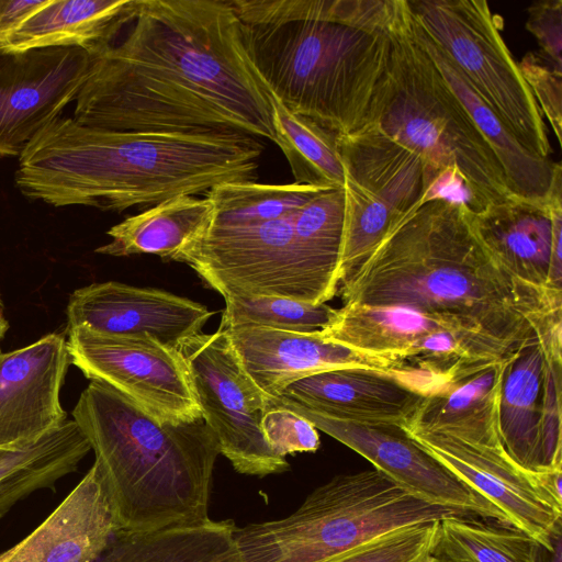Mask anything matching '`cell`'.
I'll list each match as a JSON object with an SVG mask.
<instances>
[{
    "label": "cell",
    "instance_id": "1",
    "mask_svg": "<svg viewBox=\"0 0 562 562\" xmlns=\"http://www.w3.org/2000/svg\"><path fill=\"white\" fill-rule=\"evenodd\" d=\"M127 26L120 43L92 57L76 122L274 142L270 102L229 0H135Z\"/></svg>",
    "mask_w": 562,
    "mask_h": 562
},
{
    "label": "cell",
    "instance_id": "2",
    "mask_svg": "<svg viewBox=\"0 0 562 562\" xmlns=\"http://www.w3.org/2000/svg\"><path fill=\"white\" fill-rule=\"evenodd\" d=\"M337 294L344 305L452 314L517 350L561 344L562 291L509 274L481 240L472 212L445 200L394 221Z\"/></svg>",
    "mask_w": 562,
    "mask_h": 562
},
{
    "label": "cell",
    "instance_id": "3",
    "mask_svg": "<svg viewBox=\"0 0 562 562\" xmlns=\"http://www.w3.org/2000/svg\"><path fill=\"white\" fill-rule=\"evenodd\" d=\"M262 150L244 134L112 131L59 115L19 155L14 179L31 200L121 213L256 181Z\"/></svg>",
    "mask_w": 562,
    "mask_h": 562
},
{
    "label": "cell",
    "instance_id": "4",
    "mask_svg": "<svg viewBox=\"0 0 562 562\" xmlns=\"http://www.w3.org/2000/svg\"><path fill=\"white\" fill-rule=\"evenodd\" d=\"M397 0H229L250 60L291 112L336 136L364 125Z\"/></svg>",
    "mask_w": 562,
    "mask_h": 562
},
{
    "label": "cell",
    "instance_id": "5",
    "mask_svg": "<svg viewBox=\"0 0 562 562\" xmlns=\"http://www.w3.org/2000/svg\"><path fill=\"white\" fill-rule=\"evenodd\" d=\"M72 417L94 452L119 530L149 532L210 518L220 448L203 418L160 423L93 380Z\"/></svg>",
    "mask_w": 562,
    "mask_h": 562
},
{
    "label": "cell",
    "instance_id": "6",
    "mask_svg": "<svg viewBox=\"0 0 562 562\" xmlns=\"http://www.w3.org/2000/svg\"><path fill=\"white\" fill-rule=\"evenodd\" d=\"M364 124L417 154L430 173L458 171L486 207L513 195L493 149L416 37L397 0L385 72Z\"/></svg>",
    "mask_w": 562,
    "mask_h": 562
},
{
    "label": "cell",
    "instance_id": "7",
    "mask_svg": "<svg viewBox=\"0 0 562 562\" xmlns=\"http://www.w3.org/2000/svg\"><path fill=\"white\" fill-rule=\"evenodd\" d=\"M472 517L432 505L376 469L338 474L290 516L236 528L240 562H327L402 527Z\"/></svg>",
    "mask_w": 562,
    "mask_h": 562
},
{
    "label": "cell",
    "instance_id": "8",
    "mask_svg": "<svg viewBox=\"0 0 562 562\" xmlns=\"http://www.w3.org/2000/svg\"><path fill=\"white\" fill-rule=\"evenodd\" d=\"M425 31L533 156L550 159L542 113L485 0H407Z\"/></svg>",
    "mask_w": 562,
    "mask_h": 562
},
{
    "label": "cell",
    "instance_id": "9",
    "mask_svg": "<svg viewBox=\"0 0 562 562\" xmlns=\"http://www.w3.org/2000/svg\"><path fill=\"white\" fill-rule=\"evenodd\" d=\"M336 138L345 171L340 283L394 221L422 204L425 166L417 154L374 124Z\"/></svg>",
    "mask_w": 562,
    "mask_h": 562
},
{
    "label": "cell",
    "instance_id": "10",
    "mask_svg": "<svg viewBox=\"0 0 562 562\" xmlns=\"http://www.w3.org/2000/svg\"><path fill=\"white\" fill-rule=\"evenodd\" d=\"M295 213L258 224L211 226L180 262L224 299L280 296L323 303L295 237Z\"/></svg>",
    "mask_w": 562,
    "mask_h": 562
},
{
    "label": "cell",
    "instance_id": "11",
    "mask_svg": "<svg viewBox=\"0 0 562 562\" xmlns=\"http://www.w3.org/2000/svg\"><path fill=\"white\" fill-rule=\"evenodd\" d=\"M178 351L184 359L202 418L223 454L240 474L266 476L289 469L265 439L261 417L267 396L243 370L226 333H200Z\"/></svg>",
    "mask_w": 562,
    "mask_h": 562
},
{
    "label": "cell",
    "instance_id": "12",
    "mask_svg": "<svg viewBox=\"0 0 562 562\" xmlns=\"http://www.w3.org/2000/svg\"><path fill=\"white\" fill-rule=\"evenodd\" d=\"M68 331L70 362L86 378L108 384L160 423L202 418L180 352L149 338Z\"/></svg>",
    "mask_w": 562,
    "mask_h": 562
},
{
    "label": "cell",
    "instance_id": "13",
    "mask_svg": "<svg viewBox=\"0 0 562 562\" xmlns=\"http://www.w3.org/2000/svg\"><path fill=\"white\" fill-rule=\"evenodd\" d=\"M407 434L499 510L507 524L546 548L561 533L562 471H527L502 447L475 445L436 432Z\"/></svg>",
    "mask_w": 562,
    "mask_h": 562
},
{
    "label": "cell",
    "instance_id": "14",
    "mask_svg": "<svg viewBox=\"0 0 562 562\" xmlns=\"http://www.w3.org/2000/svg\"><path fill=\"white\" fill-rule=\"evenodd\" d=\"M267 401L306 418L417 498L507 524L499 510L417 445L401 425L337 419L279 396H267Z\"/></svg>",
    "mask_w": 562,
    "mask_h": 562
},
{
    "label": "cell",
    "instance_id": "15",
    "mask_svg": "<svg viewBox=\"0 0 562 562\" xmlns=\"http://www.w3.org/2000/svg\"><path fill=\"white\" fill-rule=\"evenodd\" d=\"M92 56L75 46L0 47V158L19 156L85 83Z\"/></svg>",
    "mask_w": 562,
    "mask_h": 562
},
{
    "label": "cell",
    "instance_id": "16",
    "mask_svg": "<svg viewBox=\"0 0 562 562\" xmlns=\"http://www.w3.org/2000/svg\"><path fill=\"white\" fill-rule=\"evenodd\" d=\"M561 367L548 360L533 341L516 352L504 376L499 401L503 445L530 472L562 471Z\"/></svg>",
    "mask_w": 562,
    "mask_h": 562
},
{
    "label": "cell",
    "instance_id": "17",
    "mask_svg": "<svg viewBox=\"0 0 562 562\" xmlns=\"http://www.w3.org/2000/svg\"><path fill=\"white\" fill-rule=\"evenodd\" d=\"M66 314L67 330L149 338L178 350L184 340L202 333L214 312L164 290L108 281L75 290Z\"/></svg>",
    "mask_w": 562,
    "mask_h": 562
},
{
    "label": "cell",
    "instance_id": "18",
    "mask_svg": "<svg viewBox=\"0 0 562 562\" xmlns=\"http://www.w3.org/2000/svg\"><path fill=\"white\" fill-rule=\"evenodd\" d=\"M475 229L497 262L529 285L562 291V167L544 202L510 195L472 213Z\"/></svg>",
    "mask_w": 562,
    "mask_h": 562
},
{
    "label": "cell",
    "instance_id": "19",
    "mask_svg": "<svg viewBox=\"0 0 562 562\" xmlns=\"http://www.w3.org/2000/svg\"><path fill=\"white\" fill-rule=\"evenodd\" d=\"M220 328L243 370L266 396L277 397L304 376L340 368L373 369L401 378L402 356L357 350L318 331L302 334L250 324Z\"/></svg>",
    "mask_w": 562,
    "mask_h": 562
},
{
    "label": "cell",
    "instance_id": "20",
    "mask_svg": "<svg viewBox=\"0 0 562 562\" xmlns=\"http://www.w3.org/2000/svg\"><path fill=\"white\" fill-rule=\"evenodd\" d=\"M69 364L57 333L0 352V449L29 446L67 420L59 394Z\"/></svg>",
    "mask_w": 562,
    "mask_h": 562
},
{
    "label": "cell",
    "instance_id": "21",
    "mask_svg": "<svg viewBox=\"0 0 562 562\" xmlns=\"http://www.w3.org/2000/svg\"><path fill=\"white\" fill-rule=\"evenodd\" d=\"M119 530L95 463L59 506L0 562H94Z\"/></svg>",
    "mask_w": 562,
    "mask_h": 562
},
{
    "label": "cell",
    "instance_id": "22",
    "mask_svg": "<svg viewBox=\"0 0 562 562\" xmlns=\"http://www.w3.org/2000/svg\"><path fill=\"white\" fill-rule=\"evenodd\" d=\"M424 396L393 373L364 368L321 371L291 383L279 395L333 418L401 426Z\"/></svg>",
    "mask_w": 562,
    "mask_h": 562
},
{
    "label": "cell",
    "instance_id": "23",
    "mask_svg": "<svg viewBox=\"0 0 562 562\" xmlns=\"http://www.w3.org/2000/svg\"><path fill=\"white\" fill-rule=\"evenodd\" d=\"M515 355L424 396L402 427L407 432H436L504 448L499 401L504 376Z\"/></svg>",
    "mask_w": 562,
    "mask_h": 562
},
{
    "label": "cell",
    "instance_id": "24",
    "mask_svg": "<svg viewBox=\"0 0 562 562\" xmlns=\"http://www.w3.org/2000/svg\"><path fill=\"white\" fill-rule=\"evenodd\" d=\"M409 18L416 37L493 149L502 166L509 192L529 201H547L554 173L561 164L538 158L525 149L434 42L411 9Z\"/></svg>",
    "mask_w": 562,
    "mask_h": 562
},
{
    "label": "cell",
    "instance_id": "25",
    "mask_svg": "<svg viewBox=\"0 0 562 562\" xmlns=\"http://www.w3.org/2000/svg\"><path fill=\"white\" fill-rule=\"evenodd\" d=\"M135 0H52L0 44L9 50L75 46L92 57L133 20Z\"/></svg>",
    "mask_w": 562,
    "mask_h": 562
},
{
    "label": "cell",
    "instance_id": "26",
    "mask_svg": "<svg viewBox=\"0 0 562 562\" xmlns=\"http://www.w3.org/2000/svg\"><path fill=\"white\" fill-rule=\"evenodd\" d=\"M448 329L484 334L452 314L356 303L336 308L331 322L318 333L328 340L357 350L400 355L404 363L420 339L431 333Z\"/></svg>",
    "mask_w": 562,
    "mask_h": 562
},
{
    "label": "cell",
    "instance_id": "27",
    "mask_svg": "<svg viewBox=\"0 0 562 562\" xmlns=\"http://www.w3.org/2000/svg\"><path fill=\"white\" fill-rule=\"evenodd\" d=\"M213 213L205 195L168 199L112 226L106 232L112 240L95 252L114 257L150 254L180 262L206 235Z\"/></svg>",
    "mask_w": 562,
    "mask_h": 562
},
{
    "label": "cell",
    "instance_id": "28",
    "mask_svg": "<svg viewBox=\"0 0 562 562\" xmlns=\"http://www.w3.org/2000/svg\"><path fill=\"white\" fill-rule=\"evenodd\" d=\"M233 520L211 518L149 532L117 530L94 562H240Z\"/></svg>",
    "mask_w": 562,
    "mask_h": 562
},
{
    "label": "cell",
    "instance_id": "29",
    "mask_svg": "<svg viewBox=\"0 0 562 562\" xmlns=\"http://www.w3.org/2000/svg\"><path fill=\"white\" fill-rule=\"evenodd\" d=\"M91 450L74 420L18 449H0V518L19 501L78 469Z\"/></svg>",
    "mask_w": 562,
    "mask_h": 562
},
{
    "label": "cell",
    "instance_id": "30",
    "mask_svg": "<svg viewBox=\"0 0 562 562\" xmlns=\"http://www.w3.org/2000/svg\"><path fill=\"white\" fill-rule=\"evenodd\" d=\"M263 87L271 108L274 143L284 154L294 182L317 188H342L345 171L337 148V136L291 112L265 82Z\"/></svg>",
    "mask_w": 562,
    "mask_h": 562
},
{
    "label": "cell",
    "instance_id": "31",
    "mask_svg": "<svg viewBox=\"0 0 562 562\" xmlns=\"http://www.w3.org/2000/svg\"><path fill=\"white\" fill-rule=\"evenodd\" d=\"M538 546L509 524L452 516L438 521L431 558L437 562H535Z\"/></svg>",
    "mask_w": 562,
    "mask_h": 562
},
{
    "label": "cell",
    "instance_id": "32",
    "mask_svg": "<svg viewBox=\"0 0 562 562\" xmlns=\"http://www.w3.org/2000/svg\"><path fill=\"white\" fill-rule=\"evenodd\" d=\"M325 190L295 182L234 181L212 188L205 196L214 210L211 226H241L289 216Z\"/></svg>",
    "mask_w": 562,
    "mask_h": 562
},
{
    "label": "cell",
    "instance_id": "33",
    "mask_svg": "<svg viewBox=\"0 0 562 562\" xmlns=\"http://www.w3.org/2000/svg\"><path fill=\"white\" fill-rule=\"evenodd\" d=\"M344 216V188L323 191L294 216L295 237L303 245L315 278L329 300L337 294L339 285Z\"/></svg>",
    "mask_w": 562,
    "mask_h": 562
},
{
    "label": "cell",
    "instance_id": "34",
    "mask_svg": "<svg viewBox=\"0 0 562 562\" xmlns=\"http://www.w3.org/2000/svg\"><path fill=\"white\" fill-rule=\"evenodd\" d=\"M222 327L257 325L279 330L311 334L322 331L334 318L336 308L280 296L225 297Z\"/></svg>",
    "mask_w": 562,
    "mask_h": 562
},
{
    "label": "cell",
    "instance_id": "35",
    "mask_svg": "<svg viewBox=\"0 0 562 562\" xmlns=\"http://www.w3.org/2000/svg\"><path fill=\"white\" fill-rule=\"evenodd\" d=\"M438 521L398 528L327 562H430Z\"/></svg>",
    "mask_w": 562,
    "mask_h": 562
},
{
    "label": "cell",
    "instance_id": "36",
    "mask_svg": "<svg viewBox=\"0 0 562 562\" xmlns=\"http://www.w3.org/2000/svg\"><path fill=\"white\" fill-rule=\"evenodd\" d=\"M266 441L280 457L315 452L321 445L317 429L299 414L267 401L261 417Z\"/></svg>",
    "mask_w": 562,
    "mask_h": 562
},
{
    "label": "cell",
    "instance_id": "37",
    "mask_svg": "<svg viewBox=\"0 0 562 562\" xmlns=\"http://www.w3.org/2000/svg\"><path fill=\"white\" fill-rule=\"evenodd\" d=\"M518 68L542 114L551 124L559 144L562 140V75L555 72L536 53L528 52Z\"/></svg>",
    "mask_w": 562,
    "mask_h": 562
},
{
    "label": "cell",
    "instance_id": "38",
    "mask_svg": "<svg viewBox=\"0 0 562 562\" xmlns=\"http://www.w3.org/2000/svg\"><path fill=\"white\" fill-rule=\"evenodd\" d=\"M526 29L536 37V54L562 75V0H540L528 9Z\"/></svg>",
    "mask_w": 562,
    "mask_h": 562
},
{
    "label": "cell",
    "instance_id": "39",
    "mask_svg": "<svg viewBox=\"0 0 562 562\" xmlns=\"http://www.w3.org/2000/svg\"><path fill=\"white\" fill-rule=\"evenodd\" d=\"M52 0H0V44Z\"/></svg>",
    "mask_w": 562,
    "mask_h": 562
},
{
    "label": "cell",
    "instance_id": "40",
    "mask_svg": "<svg viewBox=\"0 0 562 562\" xmlns=\"http://www.w3.org/2000/svg\"><path fill=\"white\" fill-rule=\"evenodd\" d=\"M535 562H562V532L554 538L550 548L539 543Z\"/></svg>",
    "mask_w": 562,
    "mask_h": 562
},
{
    "label": "cell",
    "instance_id": "41",
    "mask_svg": "<svg viewBox=\"0 0 562 562\" xmlns=\"http://www.w3.org/2000/svg\"><path fill=\"white\" fill-rule=\"evenodd\" d=\"M9 329V323L4 316L3 303L0 296V341L3 338L5 331Z\"/></svg>",
    "mask_w": 562,
    "mask_h": 562
},
{
    "label": "cell",
    "instance_id": "42",
    "mask_svg": "<svg viewBox=\"0 0 562 562\" xmlns=\"http://www.w3.org/2000/svg\"><path fill=\"white\" fill-rule=\"evenodd\" d=\"M430 562H437V561H435V560L431 558Z\"/></svg>",
    "mask_w": 562,
    "mask_h": 562
}]
</instances>
